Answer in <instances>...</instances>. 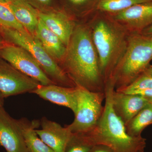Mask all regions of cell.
Wrapping results in <instances>:
<instances>
[{
	"instance_id": "6da1fadb",
	"label": "cell",
	"mask_w": 152,
	"mask_h": 152,
	"mask_svg": "<svg viewBox=\"0 0 152 152\" xmlns=\"http://www.w3.org/2000/svg\"><path fill=\"white\" fill-rule=\"evenodd\" d=\"M61 68L76 86L104 93L99 60L88 23L76 24Z\"/></svg>"
},
{
	"instance_id": "7a4b0ae2",
	"label": "cell",
	"mask_w": 152,
	"mask_h": 152,
	"mask_svg": "<svg viewBox=\"0 0 152 152\" xmlns=\"http://www.w3.org/2000/svg\"><path fill=\"white\" fill-rule=\"evenodd\" d=\"M99 12L100 14L87 23L99 56L105 86L124 54L131 33L110 14Z\"/></svg>"
},
{
	"instance_id": "3957f363",
	"label": "cell",
	"mask_w": 152,
	"mask_h": 152,
	"mask_svg": "<svg viewBox=\"0 0 152 152\" xmlns=\"http://www.w3.org/2000/svg\"><path fill=\"white\" fill-rule=\"evenodd\" d=\"M115 87L106 85L104 94L105 104L103 113L96 124L90 130L78 134L92 146L102 145L112 149L114 152H139L144 151L145 139L142 137L129 135L124 124L114 112L112 96Z\"/></svg>"
},
{
	"instance_id": "277c9868",
	"label": "cell",
	"mask_w": 152,
	"mask_h": 152,
	"mask_svg": "<svg viewBox=\"0 0 152 152\" xmlns=\"http://www.w3.org/2000/svg\"><path fill=\"white\" fill-rule=\"evenodd\" d=\"M152 60V37L131 33L126 50L110 81L115 90L127 86L149 66Z\"/></svg>"
},
{
	"instance_id": "5b68a950",
	"label": "cell",
	"mask_w": 152,
	"mask_h": 152,
	"mask_svg": "<svg viewBox=\"0 0 152 152\" xmlns=\"http://www.w3.org/2000/svg\"><path fill=\"white\" fill-rule=\"evenodd\" d=\"M0 33L7 42L26 50L55 84L69 88L76 86L75 84L44 48L36 37L28 33H23L6 27H0Z\"/></svg>"
},
{
	"instance_id": "8992f818",
	"label": "cell",
	"mask_w": 152,
	"mask_h": 152,
	"mask_svg": "<svg viewBox=\"0 0 152 152\" xmlns=\"http://www.w3.org/2000/svg\"><path fill=\"white\" fill-rule=\"evenodd\" d=\"M77 88V107L73 122L66 126L72 133L85 132L96 124L103 113L104 93L91 91L80 86Z\"/></svg>"
},
{
	"instance_id": "52a82bcc",
	"label": "cell",
	"mask_w": 152,
	"mask_h": 152,
	"mask_svg": "<svg viewBox=\"0 0 152 152\" xmlns=\"http://www.w3.org/2000/svg\"><path fill=\"white\" fill-rule=\"evenodd\" d=\"M0 57L22 73L35 80L41 85L55 84L44 72L34 57L21 47L6 44L0 49Z\"/></svg>"
},
{
	"instance_id": "ba28073f",
	"label": "cell",
	"mask_w": 152,
	"mask_h": 152,
	"mask_svg": "<svg viewBox=\"0 0 152 152\" xmlns=\"http://www.w3.org/2000/svg\"><path fill=\"white\" fill-rule=\"evenodd\" d=\"M40 85L0 57V93L4 98L31 93Z\"/></svg>"
},
{
	"instance_id": "9c48e42d",
	"label": "cell",
	"mask_w": 152,
	"mask_h": 152,
	"mask_svg": "<svg viewBox=\"0 0 152 152\" xmlns=\"http://www.w3.org/2000/svg\"><path fill=\"white\" fill-rule=\"evenodd\" d=\"M110 15L130 33H140L152 24V1L137 4Z\"/></svg>"
},
{
	"instance_id": "30bf717a",
	"label": "cell",
	"mask_w": 152,
	"mask_h": 152,
	"mask_svg": "<svg viewBox=\"0 0 152 152\" xmlns=\"http://www.w3.org/2000/svg\"><path fill=\"white\" fill-rule=\"evenodd\" d=\"M0 146L6 152H29L18 121L0 107Z\"/></svg>"
},
{
	"instance_id": "8fae6325",
	"label": "cell",
	"mask_w": 152,
	"mask_h": 152,
	"mask_svg": "<svg viewBox=\"0 0 152 152\" xmlns=\"http://www.w3.org/2000/svg\"><path fill=\"white\" fill-rule=\"evenodd\" d=\"M112 102L114 112L125 125L151 102L141 95L125 94L115 90L112 94Z\"/></svg>"
},
{
	"instance_id": "7c38bea8",
	"label": "cell",
	"mask_w": 152,
	"mask_h": 152,
	"mask_svg": "<svg viewBox=\"0 0 152 152\" xmlns=\"http://www.w3.org/2000/svg\"><path fill=\"white\" fill-rule=\"evenodd\" d=\"M40 122L42 129L36 132L41 140L54 152H65L72 135L69 130L45 117Z\"/></svg>"
},
{
	"instance_id": "4fadbf2b",
	"label": "cell",
	"mask_w": 152,
	"mask_h": 152,
	"mask_svg": "<svg viewBox=\"0 0 152 152\" xmlns=\"http://www.w3.org/2000/svg\"><path fill=\"white\" fill-rule=\"evenodd\" d=\"M30 93L35 94L44 100L70 109L75 113L77 107V88H69L53 84L40 85Z\"/></svg>"
},
{
	"instance_id": "5bb4252c",
	"label": "cell",
	"mask_w": 152,
	"mask_h": 152,
	"mask_svg": "<svg viewBox=\"0 0 152 152\" xmlns=\"http://www.w3.org/2000/svg\"><path fill=\"white\" fill-rule=\"evenodd\" d=\"M39 18L67 46L77 23L66 13L42 12L38 11Z\"/></svg>"
},
{
	"instance_id": "9a60e30c",
	"label": "cell",
	"mask_w": 152,
	"mask_h": 152,
	"mask_svg": "<svg viewBox=\"0 0 152 152\" xmlns=\"http://www.w3.org/2000/svg\"><path fill=\"white\" fill-rule=\"evenodd\" d=\"M35 37L44 48L58 63L62 62L65 56L67 47L39 18Z\"/></svg>"
},
{
	"instance_id": "2e32d148",
	"label": "cell",
	"mask_w": 152,
	"mask_h": 152,
	"mask_svg": "<svg viewBox=\"0 0 152 152\" xmlns=\"http://www.w3.org/2000/svg\"><path fill=\"white\" fill-rule=\"evenodd\" d=\"M7 5L17 21L28 32L35 37L39 21L38 10L26 0H14Z\"/></svg>"
},
{
	"instance_id": "e0dca14e",
	"label": "cell",
	"mask_w": 152,
	"mask_h": 152,
	"mask_svg": "<svg viewBox=\"0 0 152 152\" xmlns=\"http://www.w3.org/2000/svg\"><path fill=\"white\" fill-rule=\"evenodd\" d=\"M18 121L29 152H54L36 133V130L40 125L39 121H30L23 118L18 120Z\"/></svg>"
},
{
	"instance_id": "ac0fdd59",
	"label": "cell",
	"mask_w": 152,
	"mask_h": 152,
	"mask_svg": "<svg viewBox=\"0 0 152 152\" xmlns=\"http://www.w3.org/2000/svg\"><path fill=\"white\" fill-rule=\"evenodd\" d=\"M152 124V104L150 102L125 125L126 131L131 137H141L144 129Z\"/></svg>"
},
{
	"instance_id": "d6986e66",
	"label": "cell",
	"mask_w": 152,
	"mask_h": 152,
	"mask_svg": "<svg viewBox=\"0 0 152 152\" xmlns=\"http://www.w3.org/2000/svg\"><path fill=\"white\" fill-rule=\"evenodd\" d=\"M152 0H99L98 11L109 14L118 12L141 3L152 1Z\"/></svg>"
},
{
	"instance_id": "ffe728a7",
	"label": "cell",
	"mask_w": 152,
	"mask_h": 152,
	"mask_svg": "<svg viewBox=\"0 0 152 152\" xmlns=\"http://www.w3.org/2000/svg\"><path fill=\"white\" fill-rule=\"evenodd\" d=\"M152 88V65H150L127 86L115 90L127 94H135L140 91Z\"/></svg>"
},
{
	"instance_id": "44dd1931",
	"label": "cell",
	"mask_w": 152,
	"mask_h": 152,
	"mask_svg": "<svg viewBox=\"0 0 152 152\" xmlns=\"http://www.w3.org/2000/svg\"><path fill=\"white\" fill-rule=\"evenodd\" d=\"M0 27L11 28L22 32L28 33L17 21L8 6L2 3H0Z\"/></svg>"
},
{
	"instance_id": "7402d4cb",
	"label": "cell",
	"mask_w": 152,
	"mask_h": 152,
	"mask_svg": "<svg viewBox=\"0 0 152 152\" xmlns=\"http://www.w3.org/2000/svg\"><path fill=\"white\" fill-rule=\"evenodd\" d=\"M93 146L88 144L78 134L72 133L65 152H91Z\"/></svg>"
},
{
	"instance_id": "603a6c76",
	"label": "cell",
	"mask_w": 152,
	"mask_h": 152,
	"mask_svg": "<svg viewBox=\"0 0 152 152\" xmlns=\"http://www.w3.org/2000/svg\"><path fill=\"white\" fill-rule=\"evenodd\" d=\"M91 152H114L112 149L107 146L102 145L94 146Z\"/></svg>"
},
{
	"instance_id": "cb8c5ba5",
	"label": "cell",
	"mask_w": 152,
	"mask_h": 152,
	"mask_svg": "<svg viewBox=\"0 0 152 152\" xmlns=\"http://www.w3.org/2000/svg\"><path fill=\"white\" fill-rule=\"evenodd\" d=\"M134 94H138L142 96L151 102L152 100V88L140 91Z\"/></svg>"
},
{
	"instance_id": "d4e9b609",
	"label": "cell",
	"mask_w": 152,
	"mask_h": 152,
	"mask_svg": "<svg viewBox=\"0 0 152 152\" xmlns=\"http://www.w3.org/2000/svg\"><path fill=\"white\" fill-rule=\"evenodd\" d=\"M140 33L144 35L152 37V24L143 30Z\"/></svg>"
},
{
	"instance_id": "484cf974",
	"label": "cell",
	"mask_w": 152,
	"mask_h": 152,
	"mask_svg": "<svg viewBox=\"0 0 152 152\" xmlns=\"http://www.w3.org/2000/svg\"><path fill=\"white\" fill-rule=\"evenodd\" d=\"M72 4L75 5H81L88 3L90 0H69Z\"/></svg>"
},
{
	"instance_id": "4316f807",
	"label": "cell",
	"mask_w": 152,
	"mask_h": 152,
	"mask_svg": "<svg viewBox=\"0 0 152 152\" xmlns=\"http://www.w3.org/2000/svg\"><path fill=\"white\" fill-rule=\"evenodd\" d=\"M4 98L2 94L0 93V107H3L4 102Z\"/></svg>"
},
{
	"instance_id": "83f0119b",
	"label": "cell",
	"mask_w": 152,
	"mask_h": 152,
	"mask_svg": "<svg viewBox=\"0 0 152 152\" xmlns=\"http://www.w3.org/2000/svg\"><path fill=\"white\" fill-rule=\"evenodd\" d=\"M37 1L44 4H48L50 2L51 0H36Z\"/></svg>"
},
{
	"instance_id": "f1b7e54d",
	"label": "cell",
	"mask_w": 152,
	"mask_h": 152,
	"mask_svg": "<svg viewBox=\"0 0 152 152\" xmlns=\"http://www.w3.org/2000/svg\"><path fill=\"white\" fill-rule=\"evenodd\" d=\"M13 1H14V0H0V3L7 4H8L11 2Z\"/></svg>"
},
{
	"instance_id": "f546056e",
	"label": "cell",
	"mask_w": 152,
	"mask_h": 152,
	"mask_svg": "<svg viewBox=\"0 0 152 152\" xmlns=\"http://www.w3.org/2000/svg\"><path fill=\"white\" fill-rule=\"evenodd\" d=\"M6 44L4 42V40L2 39V38L0 37V49L1 48H3L4 46Z\"/></svg>"
},
{
	"instance_id": "4dcf8cb0",
	"label": "cell",
	"mask_w": 152,
	"mask_h": 152,
	"mask_svg": "<svg viewBox=\"0 0 152 152\" xmlns=\"http://www.w3.org/2000/svg\"><path fill=\"white\" fill-rule=\"evenodd\" d=\"M144 152V151H140V152Z\"/></svg>"
},
{
	"instance_id": "1f68e13d",
	"label": "cell",
	"mask_w": 152,
	"mask_h": 152,
	"mask_svg": "<svg viewBox=\"0 0 152 152\" xmlns=\"http://www.w3.org/2000/svg\"><path fill=\"white\" fill-rule=\"evenodd\" d=\"M151 104H152V100L151 101Z\"/></svg>"
},
{
	"instance_id": "d6a6232c",
	"label": "cell",
	"mask_w": 152,
	"mask_h": 152,
	"mask_svg": "<svg viewBox=\"0 0 152 152\" xmlns=\"http://www.w3.org/2000/svg\"><path fill=\"white\" fill-rule=\"evenodd\" d=\"M0 37H1V36H0Z\"/></svg>"
}]
</instances>
